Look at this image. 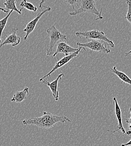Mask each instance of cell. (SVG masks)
<instances>
[{
  "label": "cell",
  "mask_w": 131,
  "mask_h": 146,
  "mask_svg": "<svg viewBox=\"0 0 131 146\" xmlns=\"http://www.w3.org/2000/svg\"><path fill=\"white\" fill-rule=\"evenodd\" d=\"M0 11H3V12H4L5 13H9V11H8L7 10H5L4 9H3V8H2V7H0Z\"/></svg>",
  "instance_id": "7402d4cb"
},
{
  "label": "cell",
  "mask_w": 131,
  "mask_h": 146,
  "mask_svg": "<svg viewBox=\"0 0 131 146\" xmlns=\"http://www.w3.org/2000/svg\"><path fill=\"white\" fill-rule=\"evenodd\" d=\"M127 134H128V135H131V131H128L127 133Z\"/></svg>",
  "instance_id": "cb8c5ba5"
},
{
  "label": "cell",
  "mask_w": 131,
  "mask_h": 146,
  "mask_svg": "<svg viewBox=\"0 0 131 146\" xmlns=\"http://www.w3.org/2000/svg\"><path fill=\"white\" fill-rule=\"evenodd\" d=\"M16 0H5L3 4L8 11L10 10H13V11H15L20 15L21 14V11L22 9L19 10L16 7Z\"/></svg>",
  "instance_id": "5bb4252c"
},
{
  "label": "cell",
  "mask_w": 131,
  "mask_h": 146,
  "mask_svg": "<svg viewBox=\"0 0 131 146\" xmlns=\"http://www.w3.org/2000/svg\"><path fill=\"white\" fill-rule=\"evenodd\" d=\"M78 49V48H74L69 46L65 42H61L58 43L56 51L53 54V57H55L57 55L59 54H65V56L70 55L77 51Z\"/></svg>",
  "instance_id": "30bf717a"
},
{
  "label": "cell",
  "mask_w": 131,
  "mask_h": 146,
  "mask_svg": "<svg viewBox=\"0 0 131 146\" xmlns=\"http://www.w3.org/2000/svg\"><path fill=\"white\" fill-rule=\"evenodd\" d=\"M63 76H64L63 73H61V74H59L58 76L57 77L56 79L55 80H54L53 81H52V82H49L47 81L46 80H43L41 81L43 84L47 85L49 88L50 90L52 92V96H53L54 99L56 101H58L59 96V92L58 90V83H59V80H61L62 77Z\"/></svg>",
  "instance_id": "9c48e42d"
},
{
  "label": "cell",
  "mask_w": 131,
  "mask_h": 146,
  "mask_svg": "<svg viewBox=\"0 0 131 146\" xmlns=\"http://www.w3.org/2000/svg\"><path fill=\"white\" fill-rule=\"evenodd\" d=\"M18 30L17 28H14L10 33L6 36L5 40L0 44V48L6 44H11L13 47L19 45L21 41V38L16 35Z\"/></svg>",
  "instance_id": "8fae6325"
},
{
  "label": "cell",
  "mask_w": 131,
  "mask_h": 146,
  "mask_svg": "<svg viewBox=\"0 0 131 146\" xmlns=\"http://www.w3.org/2000/svg\"><path fill=\"white\" fill-rule=\"evenodd\" d=\"M129 112H130V117L128 118V119H127L126 120V121L127 123L128 124L129 128L130 129V130H131V108H130Z\"/></svg>",
  "instance_id": "d6986e66"
},
{
  "label": "cell",
  "mask_w": 131,
  "mask_h": 146,
  "mask_svg": "<svg viewBox=\"0 0 131 146\" xmlns=\"http://www.w3.org/2000/svg\"><path fill=\"white\" fill-rule=\"evenodd\" d=\"M113 104L114 105V110H115V116L118 121V125L117 127V129L115 130L114 131H113V133H115L117 131H120L123 134H126V130L123 127V123H122V110L121 109L118 104V101L116 98V97H113Z\"/></svg>",
  "instance_id": "ba28073f"
},
{
  "label": "cell",
  "mask_w": 131,
  "mask_h": 146,
  "mask_svg": "<svg viewBox=\"0 0 131 146\" xmlns=\"http://www.w3.org/2000/svg\"><path fill=\"white\" fill-rule=\"evenodd\" d=\"M70 122H71V120L66 116L57 115L46 111H44L41 116L26 119L22 121L24 125H33L43 129L53 128L59 123H67Z\"/></svg>",
  "instance_id": "6da1fadb"
},
{
  "label": "cell",
  "mask_w": 131,
  "mask_h": 146,
  "mask_svg": "<svg viewBox=\"0 0 131 146\" xmlns=\"http://www.w3.org/2000/svg\"><path fill=\"white\" fill-rule=\"evenodd\" d=\"M65 3L67 5H70L73 9V11L76 10V7L78 5V0H65Z\"/></svg>",
  "instance_id": "ac0fdd59"
},
{
  "label": "cell",
  "mask_w": 131,
  "mask_h": 146,
  "mask_svg": "<svg viewBox=\"0 0 131 146\" xmlns=\"http://www.w3.org/2000/svg\"><path fill=\"white\" fill-rule=\"evenodd\" d=\"M20 6L21 7V9L25 8L26 10L34 13H36L37 11V7L34 6L33 3L28 2L26 0H22L20 4Z\"/></svg>",
  "instance_id": "9a60e30c"
},
{
  "label": "cell",
  "mask_w": 131,
  "mask_h": 146,
  "mask_svg": "<svg viewBox=\"0 0 131 146\" xmlns=\"http://www.w3.org/2000/svg\"><path fill=\"white\" fill-rule=\"evenodd\" d=\"M126 3L128 6V9L125 19L131 24V0H126Z\"/></svg>",
  "instance_id": "e0dca14e"
},
{
  "label": "cell",
  "mask_w": 131,
  "mask_h": 146,
  "mask_svg": "<svg viewBox=\"0 0 131 146\" xmlns=\"http://www.w3.org/2000/svg\"><path fill=\"white\" fill-rule=\"evenodd\" d=\"M111 71L115 74L121 80L122 82H124L126 84H128L131 86V79L125 73L119 71L117 69V66H114L113 68H111Z\"/></svg>",
  "instance_id": "4fadbf2b"
},
{
  "label": "cell",
  "mask_w": 131,
  "mask_h": 146,
  "mask_svg": "<svg viewBox=\"0 0 131 146\" xmlns=\"http://www.w3.org/2000/svg\"><path fill=\"white\" fill-rule=\"evenodd\" d=\"M83 49L85 51V48H83V47H79L78 50L77 51H76L74 53H72L70 55H67V56H65V57H63V58H62L60 60H59L58 61H57L56 64H55V66L53 67V68L47 74H46L45 75H44V76H43L42 78H41L39 79V81L41 82L43 80H45L48 77H49L52 73H53L54 72H55L57 70H58V69L62 68V66H63L64 65H66L67 63H68L71 60H72L74 58H75L77 56V55L80 54V52H81V50Z\"/></svg>",
  "instance_id": "8992f818"
},
{
  "label": "cell",
  "mask_w": 131,
  "mask_h": 146,
  "mask_svg": "<svg viewBox=\"0 0 131 146\" xmlns=\"http://www.w3.org/2000/svg\"><path fill=\"white\" fill-rule=\"evenodd\" d=\"M78 46L83 47V48H88L90 49L92 51L103 52L105 54H110L111 51L110 49L108 48L106 43L105 42L99 40H93L90 42L87 43H80L78 42L76 44Z\"/></svg>",
  "instance_id": "5b68a950"
},
{
  "label": "cell",
  "mask_w": 131,
  "mask_h": 146,
  "mask_svg": "<svg viewBox=\"0 0 131 146\" xmlns=\"http://www.w3.org/2000/svg\"><path fill=\"white\" fill-rule=\"evenodd\" d=\"M44 7L41 8L42 11L39 13L37 15V16L34 19H33L32 20H31L29 23H28V24L26 25V27H25V28L24 29H23V32H25L26 33L25 36L24 37V40L25 41H26L28 37L29 36L30 34H31L35 29L36 25L37 24L38 22L39 21V20H40V19L41 18V17L46 13V12H49L51 11L52 9L51 7L48 6V7H45V6H43Z\"/></svg>",
  "instance_id": "52a82bcc"
},
{
  "label": "cell",
  "mask_w": 131,
  "mask_h": 146,
  "mask_svg": "<svg viewBox=\"0 0 131 146\" xmlns=\"http://www.w3.org/2000/svg\"><path fill=\"white\" fill-rule=\"evenodd\" d=\"M46 1H47V0H41V1H40V3H39V7H40L41 9V8H42L43 3H44Z\"/></svg>",
  "instance_id": "44dd1931"
},
{
  "label": "cell",
  "mask_w": 131,
  "mask_h": 146,
  "mask_svg": "<svg viewBox=\"0 0 131 146\" xmlns=\"http://www.w3.org/2000/svg\"><path fill=\"white\" fill-rule=\"evenodd\" d=\"M130 54H131V50L129 52H126V53L125 54V56H128V55H130Z\"/></svg>",
  "instance_id": "603a6c76"
},
{
  "label": "cell",
  "mask_w": 131,
  "mask_h": 146,
  "mask_svg": "<svg viewBox=\"0 0 131 146\" xmlns=\"http://www.w3.org/2000/svg\"><path fill=\"white\" fill-rule=\"evenodd\" d=\"M121 146H131V139L126 143H124V144H122Z\"/></svg>",
  "instance_id": "ffe728a7"
},
{
  "label": "cell",
  "mask_w": 131,
  "mask_h": 146,
  "mask_svg": "<svg viewBox=\"0 0 131 146\" xmlns=\"http://www.w3.org/2000/svg\"><path fill=\"white\" fill-rule=\"evenodd\" d=\"M13 12V10H10V12L9 13V14L6 17H5V18L0 20V44L1 43V36L2 34L3 31L5 28L7 23V21H8V19L9 18L10 16L11 15V14Z\"/></svg>",
  "instance_id": "2e32d148"
},
{
  "label": "cell",
  "mask_w": 131,
  "mask_h": 146,
  "mask_svg": "<svg viewBox=\"0 0 131 146\" xmlns=\"http://www.w3.org/2000/svg\"><path fill=\"white\" fill-rule=\"evenodd\" d=\"M78 8L76 9L75 11L70 13V15L71 16H75L78 14H80L84 13H89L96 15L97 18L95 20H101L103 19L101 16V13L103 8H101L100 12L98 11L96 8L95 0H78Z\"/></svg>",
  "instance_id": "7a4b0ae2"
},
{
  "label": "cell",
  "mask_w": 131,
  "mask_h": 146,
  "mask_svg": "<svg viewBox=\"0 0 131 146\" xmlns=\"http://www.w3.org/2000/svg\"><path fill=\"white\" fill-rule=\"evenodd\" d=\"M75 35L80 38L84 37L86 39L101 40L107 43L112 48L115 47L114 42L106 36L103 31L99 30H91L85 32H76Z\"/></svg>",
  "instance_id": "277c9868"
},
{
  "label": "cell",
  "mask_w": 131,
  "mask_h": 146,
  "mask_svg": "<svg viewBox=\"0 0 131 146\" xmlns=\"http://www.w3.org/2000/svg\"><path fill=\"white\" fill-rule=\"evenodd\" d=\"M47 33L49 36V44L47 48V55L50 56L52 54L54 47L58 42L67 41L66 35L60 32L54 25L46 30Z\"/></svg>",
  "instance_id": "3957f363"
},
{
  "label": "cell",
  "mask_w": 131,
  "mask_h": 146,
  "mask_svg": "<svg viewBox=\"0 0 131 146\" xmlns=\"http://www.w3.org/2000/svg\"><path fill=\"white\" fill-rule=\"evenodd\" d=\"M29 94V88L25 87L23 90L17 91L13 96L11 100V102L16 103H21L25 100Z\"/></svg>",
  "instance_id": "7c38bea8"
}]
</instances>
